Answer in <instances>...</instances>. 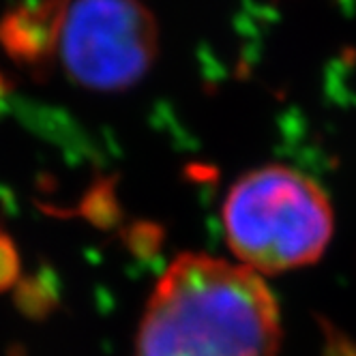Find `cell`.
<instances>
[{
  "instance_id": "obj_5",
  "label": "cell",
  "mask_w": 356,
  "mask_h": 356,
  "mask_svg": "<svg viewBox=\"0 0 356 356\" xmlns=\"http://www.w3.org/2000/svg\"><path fill=\"white\" fill-rule=\"evenodd\" d=\"M78 213L82 217H86L97 227H104V230L114 227L120 221V207L116 200L114 181H110V178H101V181H97L88 189V193L82 197V204H80Z\"/></svg>"
},
{
  "instance_id": "obj_7",
  "label": "cell",
  "mask_w": 356,
  "mask_h": 356,
  "mask_svg": "<svg viewBox=\"0 0 356 356\" xmlns=\"http://www.w3.org/2000/svg\"><path fill=\"white\" fill-rule=\"evenodd\" d=\"M17 282H19V253L9 232L0 227V294L13 288Z\"/></svg>"
},
{
  "instance_id": "obj_2",
  "label": "cell",
  "mask_w": 356,
  "mask_h": 356,
  "mask_svg": "<svg viewBox=\"0 0 356 356\" xmlns=\"http://www.w3.org/2000/svg\"><path fill=\"white\" fill-rule=\"evenodd\" d=\"M227 247L260 275L309 266L333 236L326 191L288 165L251 170L230 187L221 209Z\"/></svg>"
},
{
  "instance_id": "obj_8",
  "label": "cell",
  "mask_w": 356,
  "mask_h": 356,
  "mask_svg": "<svg viewBox=\"0 0 356 356\" xmlns=\"http://www.w3.org/2000/svg\"><path fill=\"white\" fill-rule=\"evenodd\" d=\"M7 90H9V82H7L5 75H3V71H0V97H3Z\"/></svg>"
},
{
  "instance_id": "obj_6",
  "label": "cell",
  "mask_w": 356,
  "mask_h": 356,
  "mask_svg": "<svg viewBox=\"0 0 356 356\" xmlns=\"http://www.w3.org/2000/svg\"><path fill=\"white\" fill-rule=\"evenodd\" d=\"M124 238H127V245H129V249L134 253H138V256H142V258H148V256H152V253L159 251L161 241H163V230L157 223L138 221L124 232Z\"/></svg>"
},
{
  "instance_id": "obj_1",
  "label": "cell",
  "mask_w": 356,
  "mask_h": 356,
  "mask_svg": "<svg viewBox=\"0 0 356 356\" xmlns=\"http://www.w3.org/2000/svg\"><path fill=\"white\" fill-rule=\"evenodd\" d=\"M282 314L260 273L183 253L152 288L134 356H279Z\"/></svg>"
},
{
  "instance_id": "obj_4",
  "label": "cell",
  "mask_w": 356,
  "mask_h": 356,
  "mask_svg": "<svg viewBox=\"0 0 356 356\" xmlns=\"http://www.w3.org/2000/svg\"><path fill=\"white\" fill-rule=\"evenodd\" d=\"M71 0H39L19 5L0 19V45L7 56L33 73H45L52 67L67 7Z\"/></svg>"
},
{
  "instance_id": "obj_3",
  "label": "cell",
  "mask_w": 356,
  "mask_h": 356,
  "mask_svg": "<svg viewBox=\"0 0 356 356\" xmlns=\"http://www.w3.org/2000/svg\"><path fill=\"white\" fill-rule=\"evenodd\" d=\"M58 52L73 84L127 90L157 60V19L142 0H71Z\"/></svg>"
}]
</instances>
